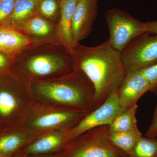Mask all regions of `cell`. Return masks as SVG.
I'll list each match as a JSON object with an SVG mask.
<instances>
[{"label": "cell", "mask_w": 157, "mask_h": 157, "mask_svg": "<svg viewBox=\"0 0 157 157\" xmlns=\"http://www.w3.org/2000/svg\"><path fill=\"white\" fill-rule=\"evenodd\" d=\"M71 54L74 70L84 73L94 86L96 109L117 90L125 76L127 70L121 52L111 46L108 39L94 47L76 43Z\"/></svg>", "instance_id": "6da1fadb"}, {"label": "cell", "mask_w": 157, "mask_h": 157, "mask_svg": "<svg viewBox=\"0 0 157 157\" xmlns=\"http://www.w3.org/2000/svg\"><path fill=\"white\" fill-rule=\"evenodd\" d=\"M18 53L21 59L13 74L30 82L58 78L74 70L71 49L59 40L32 42Z\"/></svg>", "instance_id": "7a4b0ae2"}, {"label": "cell", "mask_w": 157, "mask_h": 157, "mask_svg": "<svg viewBox=\"0 0 157 157\" xmlns=\"http://www.w3.org/2000/svg\"><path fill=\"white\" fill-rule=\"evenodd\" d=\"M31 87L35 102L88 113L95 109L94 88L80 70H74L58 78L31 82Z\"/></svg>", "instance_id": "3957f363"}, {"label": "cell", "mask_w": 157, "mask_h": 157, "mask_svg": "<svg viewBox=\"0 0 157 157\" xmlns=\"http://www.w3.org/2000/svg\"><path fill=\"white\" fill-rule=\"evenodd\" d=\"M0 82V128L21 125L34 100L31 82L14 74Z\"/></svg>", "instance_id": "277c9868"}, {"label": "cell", "mask_w": 157, "mask_h": 157, "mask_svg": "<svg viewBox=\"0 0 157 157\" xmlns=\"http://www.w3.org/2000/svg\"><path fill=\"white\" fill-rule=\"evenodd\" d=\"M88 113L72 107L53 106L34 101L21 125L39 134L52 130L69 132Z\"/></svg>", "instance_id": "5b68a950"}, {"label": "cell", "mask_w": 157, "mask_h": 157, "mask_svg": "<svg viewBox=\"0 0 157 157\" xmlns=\"http://www.w3.org/2000/svg\"><path fill=\"white\" fill-rule=\"evenodd\" d=\"M109 126L96 127L68 141L62 157H128L109 139Z\"/></svg>", "instance_id": "8992f818"}, {"label": "cell", "mask_w": 157, "mask_h": 157, "mask_svg": "<svg viewBox=\"0 0 157 157\" xmlns=\"http://www.w3.org/2000/svg\"><path fill=\"white\" fill-rule=\"evenodd\" d=\"M106 22L109 32V42L116 50L121 52L132 40L146 33L144 23L118 10L109 11Z\"/></svg>", "instance_id": "52a82bcc"}, {"label": "cell", "mask_w": 157, "mask_h": 157, "mask_svg": "<svg viewBox=\"0 0 157 157\" xmlns=\"http://www.w3.org/2000/svg\"><path fill=\"white\" fill-rule=\"evenodd\" d=\"M127 71L141 70L157 64V34L145 33L121 52Z\"/></svg>", "instance_id": "ba28073f"}, {"label": "cell", "mask_w": 157, "mask_h": 157, "mask_svg": "<svg viewBox=\"0 0 157 157\" xmlns=\"http://www.w3.org/2000/svg\"><path fill=\"white\" fill-rule=\"evenodd\" d=\"M122 111L117 96V90L112 93L101 105L89 113L67 133L68 141L90 129L101 126H109Z\"/></svg>", "instance_id": "9c48e42d"}, {"label": "cell", "mask_w": 157, "mask_h": 157, "mask_svg": "<svg viewBox=\"0 0 157 157\" xmlns=\"http://www.w3.org/2000/svg\"><path fill=\"white\" fill-rule=\"evenodd\" d=\"M148 91H150L149 84L141 70L127 71L117 90L118 99L122 110L137 104L138 100Z\"/></svg>", "instance_id": "30bf717a"}, {"label": "cell", "mask_w": 157, "mask_h": 157, "mask_svg": "<svg viewBox=\"0 0 157 157\" xmlns=\"http://www.w3.org/2000/svg\"><path fill=\"white\" fill-rule=\"evenodd\" d=\"M39 133L21 125L0 130V157H12L26 146Z\"/></svg>", "instance_id": "8fae6325"}, {"label": "cell", "mask_w": 157, "mask_h": 157, "mask_svg": "<svg viewBox=\"0 0 157 157\" xmlns=\"http://www.w3.org/2000/svg\"><path fill=\"white\" fill-rule=\"evenodd\" d=\"M68 132L52 130L40 133L20 152L28 155L62 151L69 141L67 138Z\"/></svg>", "instance_id": "7c38bea8"}, {"label": "cell", "mask_w": 157, "mask_h": 157, "mask_svg": "<svg viewBox=\"0 0 157 157\" xmlns=\"http://www.w3.org/2000/svg\"><path fill=\"white\" fill-rule=\"evenodd\" d=\"M95 14V0H78L73 13L71 27L74 45L89 36Z\"/></svg>", "instance_id": "4fadbf2b"}, {"label": "cell", "mask_w": 157, "mask_h": 157, "mask_svg": "<svg viewBox=\"0 0 157 157\" xmlns=\"http://www.w3.org/2000/svg\"><path fill=\"white\" fill-rule=\"evenodd\" d=\"M78 0H61L60 15L56 34L59 40L70 49L74 45L72 37V21Z\"/></svg>", "instance_id": "5bb4252c"}, {"label": "cell", "mask_w": 157, "mask_h": 157, "mask_svg": "<svg viewBox=\"0 0 157 157\" xmlns=\"http://www.w3.org/2000/svg\"><path fill=\"white\" fill-rule=\"evenodd\" d=\"M25 34L11 29L0 28V51L17 54L33 42Z\"/></svg>", "instance_id": "9a60e30c"}, {"label": "cell", "mask_w": 157, "mask_h": 157, "mask_svg": "<svg viewBox=\"0 0 157 157\" xmlns=\"http://www.w3.org/2000/svg\"><path fill=\"white\" fill-rule=\"evenodd\" d=\"M41 0H15L14 9L10 16L13 25L20 27L38 12Z\"/></svg>", "instance_id": "2e32d148"}, {"label": "cell", "mask_w": 157, "mask_h": 157, "mask_svg": "<svg viewBox=\"0 0 157 157\" xmlns=\"http://www.w3.org/2000/svg\"><path fill=\"white\" fill-rule=\"evenodd\" d=\"M23 34L37 38H46L53 33V26L48 19L40 15H35L21 26Z\"/></svg>", "instance_id": "e0dca14e"}, {"label": "cell", "mask_w": 157, "mask_h": 157, "mask_svg": "<svg viewBox=\"0 0 157 157\" xmlns=\"http://www.w3.org/2000/svg\"><path fill=\"white\" fill-rule=\"evenodd\" d=\"M142 136V133L138 128L126 132H109V137L114 146L128 155Z\"/></svg>", "instance_id": "ac0fdd59"}, {"label": "cell", "mask_w": 157, "mask_h": 157, "mask_svg": "<svg viewBox=\"0 0 157 157\" xmlns=\"http://www.w3.org/2000/svg\"><path fill=\"white\" fill-rule=\"evenodd\" d=\"M138 105L132 106L119 113L109 126L110 132H121L138 129L136 113Z\"/></svg>", "instance_id": "d6986e66"}, {"label": "cell", "mask_w": 157, "mask_h": 157, "mask_svg": "<svg viewBox=\"0 0 157 157\" xmlns=\"http://www.w3.org/2000/svg\"><path fill=\"white\" fill-rule=\"evenodd\" d=\"M128 157H157V138H140Z\"/></svg>", "instance_id": "ffe728a7"}, {"label": "cell", "mask_w": 157, "mask_h": 157, "mask_svg": "<svg viewBox=\"0 0 157 157\" xmlns=\"http://www.w3.org/2000/svg\"><path fill=\"white\" fill-rule=\"evenodd\" d=\"M60 1L41 0L38 7V12L45 18L53 19L58 12Z\"/></svg>", "instance_id": "44dd1931"}, {"label": "cell", "mask_w": 157, "mask_h": 157, "mask_svg": "<svg viewBox=\"0 0 157 157\" xmlns=\"http://www.w3.org/2000/svg\"><path fill=\"white\" fill-rule=\"evenodd\" d=\"M140 70L148 82L150 91L157 94V64Z\"/></svg>", "instance_id": "7402d4cb"}, {"label": "cell", "mask_w": 157, "mask_h": 157, "mask_svg": "<svg viewBox=\"0 0 157 157\" xmlns=\"http://www.w3.org/2000/svg\"><path fill=\"white\" fill-rule=\"evenodd\" d=\"M15 0H0V22L11 16Z\"/></svg>", "instance_id": "603a6c76"}, {"label": "cell", "mask_w": 157, "mask_h": 157, "mask_svg": "<svg viewBox=\"0 0 157 157\" xmlns=\"http://www.w3.org/2000/svg\"><path fill=\"white\" fill-rule=\"evenodd\" d=\"M145 136L149 138H157V111L153 113L151 123L147 129Z\"/></svg>", "instance_id": "cb8c5ba5"}, {"label": "cell", "mask_w": 157, "mask_h": 157, "mask_svg": "<svg viewBox=\"0 0 157 157\" xmlns=\"http://www.w3.org/2000/svg\"><path fill=\"white\" fill-rule=\"evenodd\" d=\"M144 26L146 33L157 34V21L144 23Z\"/></svg>", "instance_id": "d4e9b609"}, {"label": "cell", "mask_w": 157, "mask_h": 157, "mask_svg": "<svg viewBox=\"0 0 157 157\" xmlns=\"http://www.w3.org/2000/svg\"><path fill=\"white\" fill-rule=\"evenodd\" d=\"M25 157H62V151L53 153L24 155Z\"/></svg>", "instance_id": "484cf974"}, {"label": "cell", "mask_w": 157, "mask_h": 157, "mask_svg": "<svg viewBox=\"0 0 157 157\" xmlns=\"http://www.w3.org/2000/svg\"><path fill=\"white\" fill-rule=\"evenodd\" d=\"M9 61L7 58L4 55L0 53V71L6 69L8 66Z\"/></svg>", "instance_id": "4316f807"}, {"label": "cell", "mask_w": 157, "mask_h": 157, "mask_svg": "<svg viewBox=\"0 0 157 157\" xmlns=\"http://www.w3.org/2000/svg\"><path fill=\"white\" fill-rule=\"evenodd\" d=\"M12 157H25V155L19 152L17 153V154H16V155H14Z\"/></svg>", "instance_id": "83f0119b"}, {"label": "cell", "mask_w": 157, "mask_h": 157, "mask_svg": "<svg viewBox=\"0 0 157 157\" xmlns=\"http://www.w3.org/2000/svg\"><path fill=\"white\" fill-rule=\"evenodd\" d=\"M157 111V104H156V106L155 108L154 112V113L156 112Z\"/></svg>", "instance_id": "f1b7e54d"}, {"label": "cell", "mask_w": 157, "mask_h": 157, "mask_svg": "<svg viewBox=\"0 0 157 157\" xmlns=\"http://www.w3.org/2000/svg\"><path fill=\"white\" fill-rule=\"evenodd\" d=\"M1 128H0V130H1Z\"/></svg>", "instance_id": "f546056e"}]
</instances>
